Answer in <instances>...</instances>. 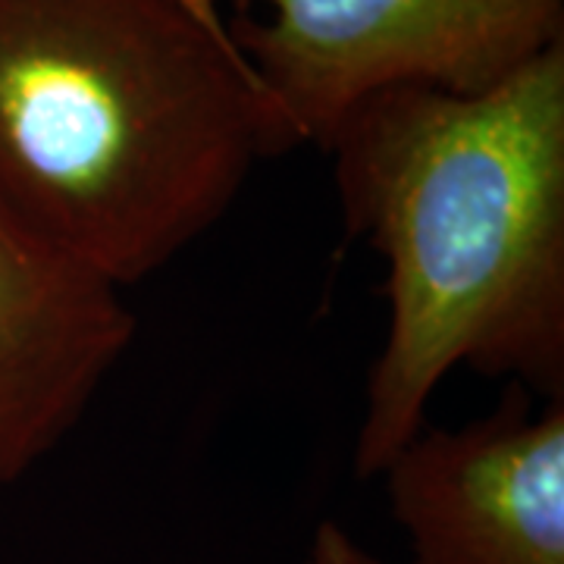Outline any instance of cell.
<instances>
[{
	"label": "cell",
	"mask_w": 564,
	"mask_h": 564,
	"mask_svg": "<svg viewBox=\"0 0 564 564\" xmlns=\"http://www.w3.org/2000/svg\"><path fill=\"white\" fill-rule=\"evenodd\" d=\"M321 151L389 323L351 462L377 477L455 367L564 402V44L484 95L389 88Z\"/></svg>",
	"instance_id": "6da1fadb"
},
{
	"label": "cell",
	"mask_w": 564,
	"mask_h": 564,
	"mask_svg": "<svg viewBox=\"0 0 564 564\" xmlns=\"http://www.w3.org/2000/svg\"><path fill=\"white\" fill-rule=\"evenodd\" d=\"M270 104L204 0H0V202L135 285L280 158Z\"/></svg>",
	"instance_id": "7a4b0ae2"
},
{
	"label": "cell",
	"mask_w": 564,
	"mask_h": 564,
	"mask_svg": "<svg viewBox=\"0 0 564 564\" xmlns=\"http://www.w3.org/2000/svg\"><path fill=\"white\" fill-rule=\"evenodd\" d=\"M226 25L285 154L377 91L499 88L564 44V0H242Z\"/></svg>",
	"instance_id": "3957f363"
},
{
	"label": "cell",
	"mask_w": 564,
	"mask_h": 564,
	"mask_svg": "<svg viewBox=\"0 0 564 564\" xmlns=\"http://www.w3.org/2000/svg\"><path fill=\"white\" fill-rule=\"evenodd\" d=\"M377 477L411 564H564V402L423 423Z\"/></svg>",
	"instance_id": "277c9868"
},
{
	"label": "cell",
	"mask_w": 564,
	"mask_h": 564,
	"mask_svg": "<svg viewBox=\"0 0 564 564\" xmlns=\"http://www.w3.org/2000/svg\"><path fill=\"white\" fill-rule=\"evenodd\" d=\"M132 339L120 285L0 202V489L76 430Z\"/></svg>",
	"instance_id": "5b68a950"
},
{
	"label": "cell",
	"mask_w": 564,
	"mask_h": 564,
	"mask_svg": "<svg viewBox=\"0 0 564 564\" xmlns=\"http://www.w3.org/2000/svg\"><path fill=\"white\" fill-rule=\"evenodd\" d=\"M307 564H389L377 558L373 552H367L345 527L336 521H323L311 540Z\"/></svg>",
	"instance_id": "8992f818"
},
{
	"label": "cell",
	"mask_w": 564,
	"mask_h": 564,
	"mask_svg": "<svg viewBox=\"0 0 564 564\" xmlns=\"http://www.w3.org/2000/svg\"><path fill=\"white\" fill-rule=\"evenodd\" d=\"M204 3H210V7H217V10H220L223 3H226V0H204ZM232 3H236V7H239V3H242V0H232Z\"/></svg>",
	"instance_id": "52a82bcc"
}]
</instances>
